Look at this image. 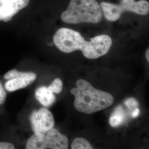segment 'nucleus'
<instances>
[{
  "label": "nucleus",
  "instance_id": "obj_1",
  "mask_svg": "<svg viewBox=\"0 0 149 149\" xmlns=\"http://www.w3.org/2000/svg\"><path fill=\"white\" fill-rule=\"evenodd\" d=\"M53 42L56 48L64 53L76 50L82 52L86 58L97 59L106 55L111 48L112 40L106 34H102L86 40L79 32L61 28L55 33Z\"/></svg>",
  "mask_w": 149,
  "mask_h": 149
},
{
  "label": "nucleus",
  "instance_id": "obj_2",
  "mask_svg": "<svg viewBox=\"0 0 149 149\" xmlns=\"http://www.w3.org/2000/svg\"><path fill=\"white\" fill-rule=\"evenodd\" d=\"M76 85L70 92L74 96V108L79 112L92 114L111 106L114 102L111 94L96 89L86 80H79Z\"/></svg>",
  "mask_w": 149,
  "mask_h": 149
},
{
  "label": "nucleus",
  "instance_id": "obj_3",
  "mask_svg": "<svg viewBox=\"0 0 149 149\" xmlns=\"http://www.w3.org/2000/svg\"><path fill=\"white\" fill-rule=\"evenodd\" d=\"M60 18L68 24H97L101 21L103 12L96 0H70Z\"/></svg>",
  "mask_w": 149,
  "mask_h": 149
},
{
  "label": "nucleus",
  "instance_id": "obj_4",
  "mask_svg": "<svg viewBox=\"0 0 149 149\" xmlns=\"http://www.w3.org/2000/svg\"><path fill=\"white\" fill-rule=\"evenodd\" d=\"M100 6L103 15L110 22L117 21L125 12H133L140 16L149 13V2L146 0H120L119 4L102 2Z\"/></svg>",
  "mask_w": 149,
  "mask_h": 149
},
{
  "label": "nucleus",
  "instance_id": "obj_5",
  "mask_svg": "<svg viewBox=\"0 0 149 149\" xmlns=\"http://www.w3.org/2000/svg\"><path fill=\"white\" fill-rule=\"evenodd\" d=\"M68 144L67 137L53 128L45 133L33 134L27 140L26 149H66Z\"/></svg>",
  "mask_w": 149,
  "mask_h": 149
},
{
  "label": "nucleus",
  "instance_id": "obj_6",
  "mask_svg": "<svg viewBox=\"0 0 149 149\" xmlns=\"http://www.w3.org/2000/svg\"><path fill=\"white\" fill-rule=\"evenodd\" d=\"M37 75L33 72H23L16 69L11 70L4 75L6 90L13 92L26 87L36 79Z\"/></svg>",
  "mask_w": 149,
  "mask_h": 149
},
{
  "label": "nucleus",
  "instance_id": "obj_7",
  "mask_svg": "<svg viewBox=\"0 0 149 149\" xmlns=\"http://www.w3.org/2000/svg\"><path fill=\"white\" fill-rule=\"evenodd\" d=\"M30 120L34 133H45L53 128L54 125L53 114L45 107L32 112Z\"/></svg>",
  "mask_w": 149,
  "mask_h": 149
},
{
  "label": "nucleus",
  "instance_id": "obj_8",
  "mask_svg": "<svg viewBox=\"0 0 149 149\" xmlns=\"http://www.w3.org/2000/svg\"><path fill=\"white\" fill-rule=\"evenodd\" d=\"M30 0H0V21L8 22L22 10L27 7Z\"/></svg>",
  "mask_w": 149,
  "mask_h": 149
},
{
  "label": "nucleus",
  "instance_id": "obj_9",
  "mask_svg": "<svg viewBox=\"0 0 149 149\" xmlns=\"http://www.w3.org/2000/svg\"><path fill=\"white\" fill-rule=\"evenodd\" d=\"M36 97L43 106H51L56 100L53 93L45 86H42L36 91Z\"/></svg>",
  "mask_w": 149,
  "mask_h": 149
},
{
  "label": "nucleus",
  "instance_id": "obj_10",
  "mask_svg": "<svg viewBox=\"0 0 149 149\" xmlns=\"http://www.w3.org/2000/svg\"><path fill=\"white\" fill-rule=\"evenodd\" d=\"M125 116L122 108L119 107H118L112 113L109 118V123L112 127H116L121 125L124 121Z\"/></svg>",
  "mask_w": 149,
  "mask_h": 149
},
{
  "label": "nucleus",
  "instance_id": "obj_11",
  "mask_svg": "<svg viewBox=\"0 0 149 149\" xmlns=\"http://www.w3.org/2000/svg\"><path fill=\"white\" fill-rule=\"evenodd\" d=\"M72 149H92L93 147L85 139L77 138L74 139L71 144Z\"/></svg>",
  "mask_w": 149,
  "mask_h": 149
},
{
  "label": "nucleus",
  "instance_id": "obj_12",
  "mask_svg": "<svg viewBox=\"0 0 149 149\" xmlns=\"http://www.w3.org/2000/svg\"><path fill=\"white\" fill-rule=\"evenodd\" d=\"M48 88L53 93H60L63 89L62 81L58 78L55 79Z\"/></svg>",
  "mask_w": 149,
  "mask_h": 149
},
{
  "label": "nucleus",
  "instance_id": "obj_13",
  "mask_svg": "<svg viewBox=\"0 0 149 149\" xmlns=\"http://www.w3.org/2000/svg\"><path fill=\"white\" fill-rule=\"evenodd\" d=\"M125 104L129 108H136L139 106L138 102L134 98H130L125 102Z\"/></svg>",
  "mask_w": 149,
  "mask_h": 149
},
{
  "label": "nucleus",
  "instance_id": "obj_14",
  "mask_svg": "<svg viewBox=\"0 0 149 149\" xmlns=\"http://www.w3.org/2000/svg\"><path fill=\"white\" fill-rule=\"evenodd\" d=\"M6 93L1 83L0 82V105L2 104L5 101Z\"/></svg>",
  "mask_w": 149,
  "mask_h": 149
},
{
  "label": "nucleus",
  "instance_id": "obj_15",
  "mask_svg": "<svg viewBox=\"0 0 149 149\" xmlns=\"http://www.w3.org/2000/svg\"><path fill=\"white\" fill-rule=\"evenodd\" d=\"M15 146L7 142H0V149H14Z\"/></svg>",
  "mask_w": 149,
  "mask_h": 149
},
{
  "label": "nucleus",
  "instance_id": "obj_16",
  "mask_svg": "<svg viewBox=\"0 0 149 149\" xmlns=\"http://www.w3.org/2000/svg\"><path fill=\"white\" fill-rule=\"evenodd\" d=\"M139 113H140V110L139 108H136L132 113V117L133 118L137 117L139 115Z\"/></svg>",
  "mask_w": 149,
  "mask_h": 149
},
{
  "label": "nucleus",
  "instance_id": "obj_17",
  "mask_svg": "<svg viewBox=\"0 0 149 149\" xmlns=\"http://www.w3.org/2000/svg\"><path fill=\"white\" fill-rule=\"evenodd\" d=\"M145 55L146 59L149 63V47L146 49V50L145 52Z\"/></svg>",
  "mask_w": 149,
  "mask_h": 149
}]
</instances>
